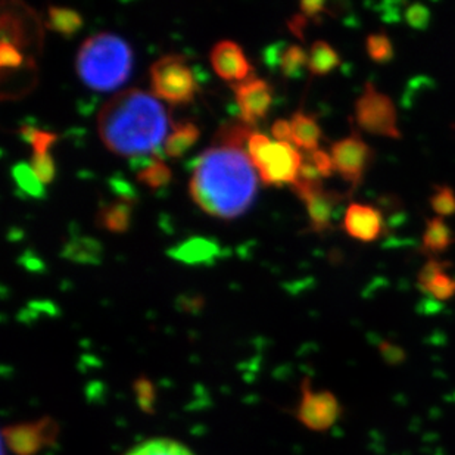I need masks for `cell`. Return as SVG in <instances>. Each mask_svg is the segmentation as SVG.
<instances>
[{
    "instance_id": "cell-20",
    "label": "cell",
    "mask_w": 455,
    "mask_h": 455,
    "mask_svg": "<svg viewBox=\"0 0 455 455\" xmlns=\"http://www.w3.org/2000/svg\"><path fill=\"white\" fill-rule=\"evenodd\" d=\"M340 65V56L331 44L323 40L314 42L309 51V73L313 76H327Z\"/></svg>"
},
{
    "instance_id": "cell-34",
    "label": "cell",
    "mask_w": 455,
    "mask_h": 455,
    "mask_svg": "<svg viewBox=\"0 0 455 455\" xmlns=\"http://www.w3.org/2000/svg\"><path fill=\"white\" fill-rule=\"evenodd\" d=\"M24 64H26V58L22 55L21 51L15 48L12 44L2 40V46H0V65H2L4 71H6V69L21 68Z\"/></svg>"
},
{
    "instance_id": "cell-7",
    "label": "cell",
    "mask_w": 455,
    "mask_h": 455,
    "mask_svg": "<svg viewBox=\"0 0 455 455\" xmlns=\"http://www.w3.org/2000/svg\"><path fill=\"white\" fill-rule=\"evenodd\" d=\"M344 408L338 396L331 391H314L309 379L301 387V401L297 408V419L307 429L327 432L339 421Z\"/></svg>"
},
{
    "instance_id": "cell-4",
    "label": "cell",
    "mask_w": 455,
    "mask_h": 455,
    "mask_svg": "<svg viewBox=\"0 0 455 455\" xmlns=\"http://www.w3.org/2000/svg\"><path fill=\"white\" fill-rule=\"evenodd\" d=\"M246 152L264 185L293 186L297 183L304 158L291 143L275 142L266 134L253 132Z\"/></svg>"
},
{
    "instance_id": "cell-42",
    "label": "cell",
    "mask_w": 455,
    "mask_h": 455,
    "mask_svg": "<svg viewBox=\"0 0 455 455\" xmlns=\"http://www.w3.org/2000/svg\"><path fill=\"white\" fill-rule=\"evenodd\" d=\"M299 8H301L302 15L305 18H315L324 12L326 4L324 2H302Z\"/></svg>"
},
{
    "instance_id": "cell-2",
    "label": "cell",
    "mask_w": 455,
    "mask_h": 455,
    "mask_svg": "<svg viewBox=\"0 0 455 455\" xmlns=\"http://www.w3.org/2000/svg\"><path fill=\"white\" fill-rule=\"evenodd\" d=\"M105 147L121 156H143L158 149L168 130L167 112L155 96L139 89L112 96L98 116Z\"/></svg>"
},
{
    "instance_id": "cell-37",
    "label": "cell",
    "mask_w": 455,
    "mask_h": 455,
    "mask_svg": "<svg viewBox=\"0 0 455 455\" xmlns=\"http://www.w3.org/2000/svg\"><path fill=\"white\" fill-rule=\"evenodd\" d=\"M379 353L382 356L385 363L389 365L401 364L407 358L404 349L400 345L394 344L391 340H383L379 345Z\"/></svg>"
},
{
    "instance_id": "cell-29",
    "label": "cell",
    "mask_w": 455,
    "mask_h": 455,
    "mask_svg": "<svg viewBox=\"0 0 455 455\" xmlns=\"http://www.w3.org/2000/svg\"><path fill=\"white\" fill-rule=\"evenodd\" d=\"M420 291L436 301H450L455 297V279L447 273H441L420 288Z\"/></svg>"
},
{
    "instance_id": "cell-27",
    "label": "cell",
    "mask_w": 455,
    "mask_h": 455,
    "mask_svg": "<svg viewBox=\"0 0 455 455\" xmlns=\"http://www.w3.org/2000/svg\"><path fill=\"white\" fill-rule=\"evenodd\" d=\"M365 52L369 55L370 60L376 62V64H387L394 60L395 51H394V44L387 33H371L367 36L365 39Z\"/></svg>"
},
{
    "instance_id": "cell-16",
    "label": "cell",
    "mask_w": 455,
    "mask_h": 455,
    "mask_svg": "<svg viewBox=\"0 0 455 455\" xmlns=\"http://www.w3.org/2000/svg\"><path fill=\"white\" fill-rule=\"evenodd\" d=\"M291 125H292V139L295 147L301 148L309 154L318 151L322 129L313 116H308L304 111L295 112L291 120Z\"/></svg>"
},
{
    "instance_id": "cell-25",
    "label": "cell",
    "mask_w": 455,
    "mask_h": 455,
    "mask_svg": "<svg viewBox=\"0 0 455 455\" xmlns=\"http://www.w3.org/2000/svg\"><path fill=\"white\" fill-rule=\"evenodd\" d=\"M252 125L246 124L241 120V123H232V124L224 125L223 129L220 130L215 139V147H228L237 148V149H243L245 145H248L251 136L253 132L251 129Z\"/></svg>"
},
{
    "instance_id": "cell-26",
    "label": "cell",
    "mask_w": 455,
    "mask_h": 455,
    "mask_svg": "<svg viewBox=\"0 0 455 455\" xmlns=\"http://www.w3.org/2000/svg\"><path fill=\"white\" fill-rule=\"evenodd\" d=\"M172 170L158 156H154L151 163L138 172V181L149 189H161L172 181Z\"/></svg>"
},
{
    "instance_id": "cell-39",
    "label": "cell",
    "mask_w": 455,
    "mask_h": 455,
    "mask_svg": "<svg viewBox=\"0 0 455 455\" xmlns=\"http://www.w3.org/2000/svg\"><path fill=\"white\" fill-rule=\"evenodd\" d=\"M18 264L30 273H44L46 271L44 262L31 250L26 251L21 257L18 258Z\"/></svg>"
},
{
    "instance_id": "cell-31",
    "label": "cell",
    "mask_w": 455,
    "mask_h": 455,
    "mask_svg": "<svg viewBox=\"0 0 455 455\" xmlns=\"http://www.w3.org/2000/svg\"><path fill=\"white\" fill-rule=\"evenodd\" d=\"M30 165L44 185H49L55 179V163L49 152H35Z\"/></svg>"
},
{
    "instance_id": "cell-15",
    "label": "cell",
    "mask_w": 455,
    "mask_h": 455,
    "mask_svg": "<svg viewBox=\"0 0 455 455\" xmlns=\"http://www.w3.org/2000/svg\"><path fill=\"white\" fill-rule=\"evenodd\" d=\"M60 257L83 266H100L103 259V246L95 237L74 236L65 243Z\"/></svg>"
},
{
    "instance_id": "cell-11",
    "label": "cell",
    "mask_w": 455,
    "mask_h": 455,
    "mask_svg": "<svg viewBox=\"0 0 455 455\" xmlns=\"http://www.w3.org/2000/svg\"><path fill=\"white\" fill-rule=\"evenodd\" d=\"M232 89L243 123L253 127L266 118L273 103V91L266 80L252 76L245 82L232 84Z\"/></svg>"
},
{
    "instance_id": "cell-6",
    "label": "cell",
    "mask_w": 455,
    "mask_h": 455,
    "mask_svg": "<svg viewBox=\"0 0 455 455\" xmlns=\"http://www.w3.org/2000/svg\"><path fill=\"white\" fill-rule=\"evenodd\" d=\"M355 121L365 133L395 140L403 139L395 105L389 96L378 91L373 83H365L364 91L356 100Z\"/></svg>"
},
{
    "instance_id": "cell-38",
    "label": "cell",
    "mask_w": 455,
    "mask_h": 455,
    "mask_svg": "<svg viewBox=\"0 0 455 455\" xmlns=\"http://www.w3.org/2000/svg\"><path fill=\"white\" fill-rule=\"evenodd\" d=\"M447 267L448 262L438 261V259H435V258H430L429 261L426 262L420 273L417 275V284H419V288H423V286L429 283L430 280L434 279V277L441 275V273H445Z\"/></svg>"
},
{
    "instance_id": "cell-24",
    "label": "cell",
    "mask_w": 455,
    "mask_h": 455,
    "mask_svg": "<svg viewBox=\"0 0 455 455\" xmlns=\"http://www.w3.org/2000/svg\"><path fill=\"white\" fill-rule=\"evenodd\" d=\"M309 53L299 44H289L280 58V69L284 77L299 78L308 67Z\"/></svg>"
},
{
    "instance_id": "cell-21",
    "label": "cell",
    "mask_w": 455,
    "mask_h": 455,
    "mask_svg": "<svg viewBox=\"0 0 455 455\" xmlns=\"http://www.w3.org/2000/svg\"><path fill=\"white\" fill-rule=\"evenodd\" d=\"M84 22L77 11L60 6H51L49 8V20L46 27L55 33L64 36L67 39L74 37L78 31L82 30Z\"/></svg>"
},
{
    "instance_id": "cell-22",
    "label": "cell",
    "mask_w": 455,
    "mask_h": 455,
    "mask_svg": "<svg viewBox=\"0 0 455 455\" xmlns=\"http://www.w3.org/2000/svg\"><path fill=\"white\" fill-rule=\"evenodd\" d=\"M12 179L17 185L18 190H21L22 195L28 198L44 199L46 198V190L44 183L36 176L30 164L18 163L12 167Z\"/></svg>"
},
{
    "instance_id": "cell-10",
    "label": "cell",
    "mask_w": 455,
    "mask_h": 455,
    "mask_svg": "<svg viewBox=\"0 0 455 455\" xmlns=\"http://www.w3.org/2000/svg\"><path fill=\"white\" fill-rule=\"evenodd\" d=\"M58 438V425L51 419L35 423L9 426L4 430V443L15 455H36L51 447Z\"/></svg>"
},
{
    "instance_id": "cell-1",
    "label": "cell",
    "mask_w": 455,
    "mask_h": 455,
    "mask_svg": "<svg viewBox=\"0 0 455 455\" xmlns=\"http://www.w3.org/2000/svg\"><path fill=\"white\" fill-rule=\"evenodd\" d=\"M257 186L255 167L243 149L212 147L195 161L189 192L206 214L232 220L250 210Z\"/></svg>"
},
{
    "instance_id": "cell-13",
    "label": "cell",
    "mask_w": 455,
    "mask_h": 455,
    "mask_svg": "<svg viewBox=\"0 0 455 455\" xmlns=\"http://www.w3.org/2000/svg\"><path fill=\"white\" fill-rule=\"evenodd\" d=\"M383 228L382 214L374 206L353 203L345 211L344 230L355 241L364 243L378 241Z\"/></svg>"
},
{
    "instance_id": "cell-23",
    "label": "cell",
    "mask_w": 455,
    "mask_h": 455,
    "mask_svg": "<svg viewBox=\"0 0 455 455\" xmlns=\"http://www.w3.org/2000/svg\"><path fill=\"white\" fill-rule=\"evenodd\" d=\"M125 455H195L189 448L174 439H149L132 448Z\"/></svg>"
},
{
    "instance_id": "cell-30",
    "label": "cell",
    "mask_w": 455,
    "mask_h": 455,
    "mask_svg": "<svg viewBox=\"0 0 455 455\" xmlns=\"http://www.w3.org/2000/svg\"><path fill=\"white\" fill-rule=\"evenodd\" d=\"M18 134L24 142L30 143L33 152H49L52 145L60 139L58 134L36 129L33 125H22L21 129L18 130Z\"/></svg>"
},
{
    "instance_id": "cell-5",
    "label": "cell",
    "mask_w": 455,
    "mask_h": 455,
    "mask_svg": "<svg viewBox=\"0 0 455 455\" xmlns=\"http://www.w3.org/2000/svg\"><path fill=\"white\" fill-rule=\"evenodd\" d=\"M152 92L155 98L172 105H186L198 93V82L185 56L165 55L151 67Z\"/></svg>"
},
{
    "instance_id": "cell-32",
    "label": "cell",
    "mask_w": 455,
    "mask_h": 455,
    "mask_svg": "<svg viewBox=\"0 0 455 455\" xmlns=\"http://www.w3.org/2000/svg\"><path fill=\"white\" fill-rule=\"evenodd\" d=\"M430 11L421 4H412L405 9V21L412 30H426L430 24Z\"/></svg>"
},
{
    "instance_id": "cell-3",
    "label": "cell",
    "mask_w": 455,
    "mask_h": 455,
    "mask_svg": "<svg viewBox=\"0 0 455 455\" xmlns=\"http://www.w3.org/2000/svg\"><path fill=\"white\" fill-rule=\"evenodd\" d=\"M133 53L125 40L111 33L92 36L78 51V77L93 91L112 92L129 80Z\"/></svg>"
},
{
    "instance_id": "cell-36",
    "label": "cell",
    "mask_w": 455,
    "mask_h": 455,
    "mask_svg": "<svg viewBox=\"0 0 455 455\" xmlns=\"http://www.w3.org/2000/svg\"><path fill=\"white\" fill-rule=\"evenodd\" d=\"M308 159L309 163L313 164L314 168L317 170L322 179H327V177H331L336 172L331 155L327 154V152L318 149V151L309 154Z\"/></svg>"
},
{
    "instance_id": "cell-33",
    "label": "cell",
    "mask_w": 455,
    "mask_h": 455,
    "mask_svg": "<svg viewBox=\"0 0 455 455\" xmlns=\"http://www.w3.org/2000/svg\"><path fill=\"white\" fill-rule=\"evenodd\" d=\"M109 189L112 190V194L116 195V199L120 201H125V203L136 204L138 203L139 195L134 189L133 186L130 185V181L125 180L123 176H112L108 180Z\"/></svg>"
},
{
    "instance_id": "cell-19",
    "label": "cell",
    "mask_w": 455,
    "mask_h": 455,
    "mask_svg": "<svg viewBox=\"0 0 455 455\" xmlns=\"http://www.w3.org/2000/svg\"><path fill=\"white\" fill-rule=\"evenodd\" d=\"M199 136H201V132L192 123L177 124L174 127V132L168 136L167 140L164 143V152L170 158H180L189 151L190 148L194 147L195 143L198 142Z\"/></svg>"
},
{
    "instance_id": "cell-35",
    "label": "cell",
    "mask_w": 455,
    "mask_h": 455,
    "mask_svg": "<svg viewBox=\"0 0 455 455\" xmlns=\"http://www.w3.org/2000/svg\"><path fill=\"white\" fill-rule=\"evenodd\" d=\"M134 392L138 396L139 405L143 411L152 412L154 410L155 391L151 380L142 378L134 383Z\"/></svg>"
},
{
    "instance_id": "cell-8",
    "label": "cell",
    "mask_w": 455,
    "mask_h": 455,
    "mask_svg": "<svg viewBox=\"0 0 455 455\" xmlns=\"http://www.w3.org/2000/svg\"><path fill=\"white\" fill-rule=\"evenodd\" d=\"M336 172L351 186V190L364 180L365 172L374 161V151L363 140L358 132L340 139L331 148Z\"/></svg>"
},
{
    "instance_id": "cell-41",
    "label": "cell",
    "mask_w": 455,
    "mask_h": 455,
    "mask_svg": "<svg viewBox=\"0 0 455 455\" xmlns=\"http://www.w3.org/2000/svg\"><path fill=\"white\" fill-rule=\"evenodd\" d=\"M177 307L186 313H198L204 307V298L201 295H181L177 299Z\"/></svg>"
},
{
    "instance_id": "cell-18",
    "label": "cell",
    "mask_w": 455,
    "mask_h": 455,
    "mask_svg": "<svg viewBox=\"0 0 455 455\" xmlns=\"http://www.w3.org/2000/svg\"><path fill=\"white\" fill-rule=\"evenodd\" d=\"M423 251L430 255H439L445 252L454 242V233L448 228L441 217L426 220L425 233H423Z\"/></svg>"
},
{
    "instance_id": "cell-40",
    "label": "cell",
    "mask_w": 455,
    "mask_h": 455,
    "mask_svg": "<svg viewBox=\"0 0 455 455\" xmlns=\"http://www.w3.org/2000/svg\"><path fill=\"white\" fill-rule=\"evenodd\" d=\"M271 134L275 139V142L291 143L293 145L292 125L291 121L277 120L271 127Z\"/></svg>"
},
{
    "instance_id": "cell-28",
    "label": "cell",
    "mask_w": 455,
    "mask_h": 455,
    "mask_svg": "<svg viewBox=\"0 0 455 455\" xmlns=\"http://www.w3.org/2000/svg\"><path fill=\"white\" fill-rule=\"evenodd\" d=\"M430 206L436 217H451L455 214V192L451 186H435L434 194L430 196Z\"/></svg>"
},
{
    "instance_id": "cell-17",
    "label": "cell",
    "mask_w": 455,
    "mask_h": 455,
    "mask_svg": "<svg viewBox=\"0 0 455 455\" xmlns=\"http://www.w3.org/2000/svg\"><path fill=\"white\" fill-rule=\"evenodd\" d=\"M133 204L116 199L114 203L103 205L96 214L98 228L111 233H125L132 223Z\"/></svg>"
},
{
    "instance_id": "cell-14",
    "label": "cell",
    "mask_w": 455,
    "mask_h": 455,
    "mask_svg": "<svg viewBox=\"0 0 455 455\" xmlns=\"http://www.w3.org/2000/svg\"><path fill=\"white\" fill-rule=\"evenodd\" d=\"M167 255L186 266H206L220 257V245L210 237L195 236L172 246Z\"/></svg>"
},
{
    "instance_id": "cell-12",
    "label": "cell",
    "mask_w": 455,
    "mask_h": 455,
    "mask_svg": "<svg viewBox=\"0 0 455 455\" xmlns=\"http://www.w3.org/2000/svg\"><path fill=\"white\" fill-rule=\"evenodd\" d=\"M211 65L220 77L228 82H245L252 77L253 68L239 44L232 40H221L210 55Z\"/></svg>"
},
{
    "instance_id": "cell-9",
    "label": "cell",
    "mask_w": 455,
    "mask_h": 455,
    "mask_svg": "<svg viewBox=\"0 0 455 455\" xmlns=\"http://www.w3.org/2000/svg\"><path fill=\"white\" fill-rule=\"evenodd\" d=\"M292 188L298 198L301 199L307 206L309 232L317 233V235L329 232L331 228L333 212L344 196L331 190L327 192L322 183H313V181L297 180Z\"/></svg>"
}]
</instances>
